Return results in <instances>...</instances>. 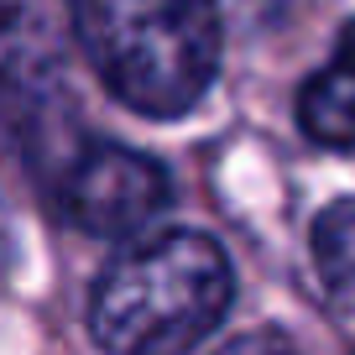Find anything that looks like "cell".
Wrapping results in <instances>:
<instances>
[{
    "mask_svg": "<svg viewBox=\"0 0 355 355\" xmlns=\"http://www.w3.org/2000/svg\"><path fill=\"white\" fill-rule=\"evenodd\" d=\"M42 193L68 225L105 241H136L157 225V214L173 199V178L162 162L131 152L105 136H84L53 173L42 178Z\"/></svg>",
    "mask_w": 355,
    "mask_h": 355,
    "instance_id": "cell-3",
    "label": "cell"
},
{
    "mask_svg": "<svg viewBox=\"0 0 355 355\" xmlns=\"http://www.w3.org/2000/svg\"><path fill=\"white\" fill-rule=\"evenodd\" d=\"M220 355H303L288 334H272V329H256V334H241L235 345H225Z\"/></svg>",
    "mask_w": 355,
    "mask_h": 355,
    "instance_id": "cell-6",
    "label": "cell"
},
{
    "mask_svg": "<svg viewBox=\"0 0 355 355\" xmlns=\"http://www.w3.org/2000/svg\"><path fill=\"white\" fill-rule=\"evenodd\" d=\"M11 256H16V245H11V214H6V204H0V277L11 272Z\"/></svg>",
    "mask_w": 355,
    "mask_h": 355,
    "instance_id": "cell-7",
    "label": "cell"
},
{
    "mask_svg": "<svg viewBox=\"0 0 355 355\" xmlns=\"http://www.w3.org/2000/svg\"><path fill=\"white\" fill-rule=\"evenodd\" d=\"M100 84L152 121H178L220 73V0H68Z\"/></svg>",
    "mask_w": 355,
    "mask_h": 355,
    "instance_id": "cell-2",
    "label": "cell"
},
{
    "mask_svg": "<svg viewBox=\"0 0 355 355\" xmlns=\"http://www.w3.org/2000/svg\"><path fill=\"white\" fill-rule=\"evenodd\" d=\"M298 125L319 146L355 152V21L340 32L334 53L298 89Z\"/></svg>",
    "mask_w": 355,
    "mask_h": 355,
    "instance_id": "cell-4",
    "label": "cell"
},
{
    "mask_svg": "<svg viewBox=\"0 0 355 355\" xmlns=\"http://www.w3.org/2000/svg\"><path fill=\"white\" fill-rule=\"evenodd\" d=\"M235 277L204 230H146L100 272L89 334L110 355H189L230 313Z\"/></svg>",
    "mask_w": 355,
    "mask_h": 355,
    "instance_id": "cell-1",
    "label": "cell"
},
{
    "mask_svg": "<svg viewBox=\"0 0 355 355\" xmlns=\"http://www.w3.org/2000/svg\"><path fill=\"white\" fill-rule=\"evenodd\" d=\"M313 261L334 303L355 313V199H334L313 220Z\"/></svg>",
    "mask_w": 355,
    "mask_h": 355,
    "instance_id": "cell-5",
    "label": "cell"
}]
</instances>
